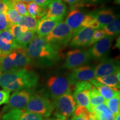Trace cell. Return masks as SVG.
I'll return each instance as SVG.
<instances>
[{
	"mask_svg": "<svg viewBox=\"0 0 120 120\" xmlns=\"http://www.w3.org/2000/svg\"><path fill=\"white\" fill-rule=\"evenodd\" d=\"M94 30L87 27H81L73 32L70 41V46L73 48L88 47L92 38Z\"/></svg>",
	"mask_w": 120,
	"mask_h": 120,
	"instance_id": "cell-12",
	"label": "cell"
},
{
	"mask_svg": "<svg viewBox=\"0 0 120 120\" xmlns=\"http://www.w3.org/2000/svg\"><path fill=\"white\" fill-rule=\"evenodd\" d=\"M53 104L54 110H56L55 113L67 118L73 116L77 106L72 92L53 100Z\"/></svg>",
	"mask_w": 120,
	"mask_h": 120,
	"instance_id": "cell-6",
	"label": "cell"
},
{
	"mask_svg": "<svg viewBox=\"0 0 120 120\" xmlns=\"http://www.w3.org/2000/svg\"><path fill=\"white\" fill-rule=\"evenodd\" d=\"M91 13L98 22L101 28L111 23L118 17L111 8L100 9Z\"/></svg>",
	"mask_w": 120,
	"mask_h": 120,
	"instance_id": "cell-20",
	"label": "cell"
},
{
	"mask_svg": "<svg viewBox=\"0 0 120 120\" xmlns=\"http://www.w3.org/2000/svg\"><path fill=\"white\" fill-rule=\"evenodd\" d=\"M91 58L90 52L87 51L73 49L67 52L64 67L68 70H74L87 64Z\"/></svg>",
	"mask_w": 120,
	"mask_h": 120,
	"instance_id": "cell-8",
	"label": "cell"
},
{
	"mask_svg": "<svg viewBox=\"0 0 120 120\" xmlns=\"http://www.w3.org/2000/svg\"><path fill=\"white\" fill-rule=\"evenodd\" d=\"M89 111L82 106H78L74 115L72 117V120H87V116Z\"/></svg>",
	"mask_w": 120,
	"mask_h": 120,
	"instance_id": "cell-33",
	"label": "cell"
},
{
	"mask_svg": "<svg viewBox=\"0 0 120 120\" xmlns=\"http://www.w3.org/2000/svg\"><path fill=\"white\" fill-rule=\"evenodd\" d=\"M8 30L11 33V34H12L16 42L20 38L23 33L28 31L27 29H26V28L20 26L18 24L12 25Z\"/></svg>",
	"mask_w": 120,
	"mask_h": 120,
	"instance_id": "cell-34",
	"label": "cell"
},
{
	"mask_svg": "<svg viewBox=\"0 0 120 120\" xmlns=\"http://www.w3.org/2000/svg\"><path fill=\"white\" fill-rule=\"evenodd\" d=\"M25 109L41 115L43 118H48L54 111V106L53 102L46 94L34 93Z\"/></svg>",
	"mask_w": 120,
	"mask_h": 120,
	"instance_id": "cell-4",
	"label": "cell"
},
{
	"mask_svg": "<svg viewBox=\"0 0 120 120\" xmlns=\"http://www.w3.org/2000/svg\"><path fill=\"white\" fill-rule=\"evenodd\" d=\"M95 115L97 120H113L115 116L105 103L91 109V112Z\"/></svg>",
	"mask_w": 120,
	"mask_h": 120,
	"instance_id": "cell-23",
	"label": "cell"
},
{
	"mask_svg": "<svg viewBox=\"0 0 120 120\" xmlns=\"http://www.w3.org/2000/svg\"><path fill=\"white\" fill-rule=\"evenodd\" d=\"M62 1L70 5L71 7H72L76 6L80 1V0H62Z\"/></svg>",
	"mask_w": 120,
	"mask_h": 120,
	"instance_id": "cell-42",
	"label": "cell"
},
{
	"mask_svg": "<svg viewBox=\"0 0 120 120\" xmlns=\"http://www.w3.org/2000/svg\"><path fill=\"white\" fill-rule=\"evenodd\" d=\"M34 93V88L15 91L10 96L8 102L2 110L3 113L14 109H23L26 107L30 98Z\"/></svg>",
	"mask_w": 120,
	"mask_h": 120,
	"instance_id": "cell-7",
	"label": "cell"
},
{
	"mask_svg": "<svg viewBox=\"0 0 120 120\" xmlns=\"http://www.w3.org/2000/svg\"><path fill=\"white\" fill-rule=\"evenodd\" d=\"M12 6L13 8L21 16H26L27 15L28 12L27 10V4L25 3L19 2H11Z\"/></svg>",
	"mask_w": 120,
	"mask_h": 120,
	"instance_id": "cell-36",
	"label": "cell"
},
{
	"mask_svg": "<svg viewBox=\"0 0 120 120\" xmlns=\"http://www.w3.org/2000/svg\"><path fill=\"white\" fill-rule=\"evenodd\" d=\"M120 71V62L117 60L109 59L105 60L94 68L96 78L103 77Z\"/></svg>",
	"mask_w": 120,
	"mask_h": 120,
	"instance_id": "cell-13",
	"label": "cell"
},
{
	"mask_svg": "<svg viewBox=\"0 0 120 120\" xmlns=\"http://www.w3.org/2000/svg\"><path fill=\"white\" fill-rule=\"evenodd\" d=\"M19 47L14 37L8 30L0 32V52L6 55Z\"/></svg>",
	"mask_w": 120,
	"mask_h": 120,
	"instance_id": "cell-16",
	"label": "cell"
},
{
	"mask_svg": "<svg viewBox=\"0 0 120 120\" xmlns=\"http://www.w3.org/2000/svg\"><path fill=\"white\" fill-rule=\"evenodd\" d=\"M97 81L111 87L119 89L120 87V81L116 77V73L103 77H97L95 79Z\"/></svg>",
	"mask_w": 120,
	"mask_h": 120,
	"instance_id": "cell-26",
	"label": "cell"
},
{
	"mask_svg": "<svg viewBox=\"0 0 120 120\" xmlns=\"http://www.w3.org/2000/svg\"><path fill=\"white\" fill-rule=\"evenodd\" d=\"M62 20L43 16L38 21V24L36 30L37 35L41 37L46 36Z\"/></svg>",
	"mask_w": 120,
	"mask_h": 120,
	"instance_id": "cell-17",
	"label": "cell"
},
{
	"mask_svg": "<svg viewBox=\"0 0 120 120\" xmlns=\"http://www.w3.org/2000/svg\"><path fill=\"white\" fill-rule=\"evenodd\" d=\"M114 37L105 36L102 40L92 45L88 52L91 57L96 60L105 59L111 47Z\"/></svg>",
	"mask_w": 120,
	"mask_h": 120,
	"instance_id": "cell-10",
	"label": "cell"
},
{
	"mask_svg": "<svg viewBox=\"0 0 120 120\" xmlns=\"http://www.w3.org/2000/svg\"><path fill=\"white\" fill-rule=\"evenodd\" d=\"M7 1H12V0H7Z\"/></svg>",
	"mask_w": 120,
	"mask_h": 120,
	"instance_id": "cell-50",
	"label": "cell"
},
{
	"mask_svg": "<svg viewBox=\"0 0 120 120\" xmlns=\"http://www.w3.org/2000/svg\"><path fill=\"white\" fill-rule=\"evenodd\" d=\"M42 120H55V118H48V119Z\"/></svg>",
	"mask_w": 120,
	"mask_h": 120,
	"instance_id": "cell-47",
	"label": "cell"
},
{
	"mask_svg": "<svg viewBox=\"0 0 120 120\" xmlns=\"http://www.w3.org/2000/svg\"><path fill=\"white\" fill-rule=\"evenodd\" d=\"M106 34L103 31V30L102 28H99L98 29L94 30V34H93L92 38H91L90 42L88 45V47H91V46L94 45V43H96L97 42L100 41L104 37Z\"/></svg>",
	"mask_w": 120,
	"mask_h": 120,
	"instance_id": "cell-35",
	"label": "cell"
},
{
	"mask_svg": "<svg viewBox=\"0 0 120 120\" xmlns=\"http://www.w3.org/2000/svg\"><path fill=\"white\" fill-rule=\"evenodd\" d=\"M43 117L38 114L27 111L25 109H14L6 112L2 120H42Z\"/></svg>",
	"mask_w": 120,
	"mask_h": 120,
	"instance_id": "cell-15",
	"label": "cell"
},
{
	"mask_svg": "<svg viewBox=\"0 0 120 120\" xmlns=\"http://www.w3.org/2000/svg\"><path fill=\"white\" fill-rule=\"evenodd\" d=\"M26 4L28 14L37 20L42 18L46 15V8L40 6L34 1Z\"/></svg>",
	"mask_w": 120,
	"mask_h": 120,
	"instance_id": "cell-24",
	"label": "cell"
},
{
	"mask_svg": "<svg viewBox=\"0 0 120 120\" xmlns=\"http://www.w3.org/2000/svg\"><path fill=\"white\" fill-rule=\"evenodd\" d=\"M12 4L10 1L7 0H2L0 2V12L6 13L9 7L11 6Z\"/></svg>",
	"mask_w": 120,
	"mask_h": 120,
	"instance_id": "cell-39",
	"label": "cell"
},
{
	"mask_svg": "<svg viewBox=\"0 0 120 120\" xmlns=\"http://www.w3.org/2000/svg\"><path fill=\"white\" fill-rule=\"evenodd\" d=\"M66 12L67 6L62 0H52L47 6L45 16L63 20Z\"/></svg>",
	"mask_w": 120,
	"mask_h": 120,
	"instance_id": "cell-14",
	"label": "cell"
},
{
	"mask_svg": "<svg viewBox=\"0 0 120 120\" xmlns=\"http://www.w3.org/2000/svg\"><path fill=\"white\" fill-rule=\"evenodd\" d=\"M87 120H97L93 112H88L87 116Z\"/></svg>",
	"mask_w": 120,
	"mask_h": 120,
	"instance_id": "cell-44",
	"label": "cell"
},
{
	"mask_svg": "<svg viewBox=\"0 0 120 120\" xmlns=\"http://www.w3.org/2000/svg\"><path fill=\"white\" fill-rule=\"evenodd\" d=\"M1 72L0 71V76H1Z\"/></svg>",
	"mask_w": 120,
	"mask_h": 120,
	"instance_id": "cell-49",
	"label": "cell"
},
{
	"mask_svg": "<svg viewBox=\"0 0 120 120\" xmlns=\"http://www.w3.org/2000/svg\"><path fill=\"white\" fill-rule=\"evenodd\" d=\"M1 55H2V54H1V52H0V57L1 56Z\"/></svg>",
	"mask_w": 120,
	"mask_h": 120,
	"instance_id": "cell-48",
	"label": "cell"
},
{
	"mask_svg": "<svg viewBox=\"0 0 120 120\" xmlns=\"http://www.w3.org/2000/svg\"><path fill=\"white\" fill-rule=\"evenodd\" d=\"M16 52L14 60V69L15 71L21 70H30L32 66L31 60L26 51V48L19 47L15 49Z\"/></svg>",
	"mask_w": 120,
	"mask_h": 120,
	"instance_id": "cell-19",
	"label": "cell"
},
{
	"mask_svg": "<svg viewBox=\"0 0 120 120\" xmlns=\"http://www.w3.org/2000/svg\"><path fill=\"white\" fill-rule=\"evenodd\" d=\"M115 46H116L117 48H120V37H118L117 40V42H116V45H115Z\"/></svg>",
	"mask_w": 120,
	"mask_h": 120,
	"instance_id": "cell-46",
	"label": "cell"
},
{
	"mask_svg": "<svg viewBox=\"0 0 120 120\" xmlns=\"http://www.w3.org/2000/svg\"><path fill=\"white\" fill-rule=\"evenodd\" d=\"M105 33L106 36L115 37L120 34V19L118 17L116 19L102 28Z\"/></svg>",
	"mask_w": 120,
	"mask_h": 120,
	"instance_id": "cell-28",
	"label": "cell"
},
{
	"mask_svg": "<svg viewBox=\"0 0 120 120\" xmlns=\"http://www.w3.org/2000/svg\"><path fill=\"white\" fill-rule=\"evenodd\" d=\"M34 0H12L11 1V2H23V3H30L31 2H32Z\"/></svg>",
	"mask_w": 120,
	"mask_h": 120,
	"instance_id": "cell-45",
	"label": "cell"
},
{
	"mask_svg": "<svg viewBox=\"0 0 120 120\" xmlns=\"http://www.w3.org/2000/svg\"><path fill=\"white\" fill-rule=\"evenodd\" d=\"M81 27L90 28L94 30L100 28V26L98 22L91 13L85 15V18L82 23Z\"/></svg>",
	"mask_w": 120,
	"mask_h": 120,
	"instance_id": "cell-31",
	"label": "cell"
},
{
	"mask_svg": "<svg viewBox=\"0 0 120 120\" xmlns=\"http://www.w3.org/2000/svg\"><path fill=\"white\" fill-rule=\"evenodd\" d=\"M72 85L79 82H89L95 79L94 68L89 66H83L74 69L67 77Z\"/></svg>",
	"mask_w": 120,
	"mask_h": 120,
	"instance_id": "cell-11",
	"label": "cell"
},
{
	"mask_svg": "<svg viewBox=\"0 0 120 120\" xmlns=\"http://www.w3.org/2000/svg\"><path fill=\"white\" fill-rule=\"evenodd\" d=\"M11 25L7 19L6 13L0 12V32L9 30Z\"/></svg>",
	"mask_w": 120,
	"mask_h": 120,
	"instance_id": "cell-37",
	"label": "cell"
},
{
	"mask_svg": "<svg viewBox=\"0 0 120 120\" xmlns=\"http://www.w3.org/2000/svg\"><path fill=\"white\" fill-rule=\"evenodd\" d=\"M73 92L76 102L78 106H82L91 112V107L89 102V92L92 85L89 82H79L75 85Z\"/></svg>",
	"mask_w": 120,
	"mask_h": 120,
	"instance_id": "cell-9",
	"label": "cell"
},
{
	"mask_svg": "<svg viewBox=\"0 0 120 120\" xmlns=\"http://www.w3.org/2000/svg\"><path fill=\"white\" fill-rule=\"evenodd\" d=\"M38 81V75L28 70L4 73L0 76V86L10 92L34 88Z\"/></svg>",
	"mask_w": 120,
	"mask_h": 120,
	"instance_id": "cell-2",
	"label": "cell"
},
{
	"mask_svg": "<svg viewBox=\"0 0 120 120\" xmlns=\"http://www.w3.org/2000/svg\"><path fill=\"white\" fill-rule=\"evenodd\" d=\"M116 120V119H115V118H114V120Z\"/></svg>",
	"mask_w": 120,
	"mask_h": 120,
	"instance_id": "cell-52",
	"label": "cell"
},
{
	"mask_svg": "<svg viewBox=\"0 0 120 120\" xmlns=\"http://www.w3.org/2000/svg\"><path fill=\"white\" fill-rule=\"evenodd\" d=\"M46 86L49 98L55 100L66 93L71 92L73 85L70 83L67 77L53 76L48 79Z\"/></svg>",
	"mask_w": 120,
	"mask_h": 120,
	"instance_id": "cell-5",
	"label": "cell"
},
{
	"mask_svg": "<svg viewBox=\"0 0 120 120\" xmlns=\"http://www.w3.org/2000/svg\"><path fill=\"white\" fill-rule=\"evenodd\" d=\"M89 102L91 112L92 108L106 102V100L93 85L89 92Z\"/></svg>",
	"mask_w": 120,
	"mask_h": 120,
	"instance_id": "cell-25",
	"label": "cell"
},
{
	"mask_svg": "<svg viewBox=\"0 0 120 120\" xmlns=\"http://www.w3.org/2000/svg\"><path fill=\"white\" fill-rule=\"evenodd\" d=\"M105 104L109 108L110 111L112 112L114 116H116L117 115L120 113V96H117L109 100H106Z\"/></svg>",
	"mask_w": 120,
	"mask_h": 120,
	"instance_id": "cell-29",
	"label": "cell"
},
{
	"mask_svg": "<svg viewBox=\"0 0 120 120\" xmlns=\"http://www.w3.org/2000/svg\"><path fill=\"white\" fill-rule=\"evenodd\" d=\"M1 1H2V0H0V2H1Z\"/></svg>",
	"mask_w": 120,
	"mask_h": 120,
	"instance_id": "cell-51",
	"label": "cell"
},
{
	"mask_svg": "<svg viewBox=\"0 0 120 120\" xmlns=\"http://www.w3.org/2000/svg\"><path fill=\"white\" fill-rule=\"evenodd\" d=\"M73 34L72 30L62 20L55 27L45 38L47 42L59 51L61 48H64L68 45Z\"/></svg>",
	"mask_w": 120,
	"mask_h": 120,
	"instance_id": "cell-3",
	"label": "cell"
},
{
	"mask_svg": "<svg viewBox=\"0 0 120 120\" xmlns=\"http://www.w3.org/2000/svg\"><path fill=\"white\" fill-rule=\"evenodd\" d=\"M38 20L35 19L32 16H30L29 15H27L21 17V19L18 23V25H19L20 26L26 28L27 30L34 31L36 32L37 24H38Z\"/></svg>",
	"mask_w": 120,
	"mask_h": 120,
	"instance_id": "cell-27",
	"label": "cell"
},
{
	"mask_svg": "<svg viewBox=\"0 0 120 120\" xmlns=\"http://www.w3.org/2000/svg\"><path fill=\"white\" fill-rule=\"evenodd\" d=\"M55 120H69L68 118L66 117H64V116H61V115H58V114L55 113Z\"/></svg>",
	"mask_w": 120,
	"mask_h": 120,
	"instance_id": "cell-43",
	"label": "cell"
},
{
	"mask_svg": "<svg viewBox=\"0 0 120 120\" xmlns=\"http://www.w3.org/2000/svg\"><path fill=\"white\" fill-rule=\"evenodd\" d=\"M100 0H80L78 6L79 7H82V6H87L88 4H90L91 5L92 4L94 3H96L97 2H98Z\"/></svg>",
	"mask_w": 120,
	"mask_h": 120,
	"instance_id": "cell-40",
	"label": "cell"
},
{
	"mask_svg": "<svg viewBox=\"0 0 120 120\" xmlns=\"http://www.w3.org/2000/svg\"><path fill=\"white\" fill-rule=\"evenodd\" d=\"M35 35V32L28 30L22 34L20 38L16 41V43L19 47L25 49L27 47L28 44L32 41Z\"/></svg>",
	"mask_w": 120,
	"mask_h": 120,
	"instance_id": "cell-30",
	"label": "cell"
},
{
	"mask_svg": "<svg viewBox=\"0 0 120 120\" xmlns=\"http://www.w3.org/2000/svg\"><path fill=\"white\" fill-rule=\"evenodd\" d=\"M10 96V92L7 90H0V106L8 102Z\"/></svg>",
	"mask_w": 120,
	"mask_h": 120,
	"instance_id": "cell-38",
	"label": "cell"
},
{
	"mask_svg": "<svg viewBox=\"0 0 120 120\" xmlns=\"http://www.w3.org/2000/svg\"><path fill=\"white\" fill-rule=\"evenodd\" d=\"M52 0H34V2L40 6L47 8V6Z\"/></svg>",
	"mask_w": 120,
	"mask_h": 120,
	"instance_id": "cell-41",
	"label": "cell"
},
{
	"mask_svg": "<svg viewBox=\"0 0 120 120\" xmlns=\"http://www.w3.org/2000/svg\"><path fill=\"white\" fill-rule=\"evenodd\" d=\"M16 52L13 50L6 55H1L0 57V71L2 73L15 72L14 60Z\"/></svg>",
	"mask_w": 120,
	"mask_h": 120,
	"instance_id": "cell-22",
	"label": "cell"
},
{
	"mask_svg": "<svg viewBox=\"0 0 120 120\" xmlns=\"http://www.w3.org/2000/svg\"><path fill=\"white\" fill-rule=\"evenodd\" d=\"M32 66L49 67L57 62L61 57L59 51L47 42L44 37L35 36L26 48Z\"/></svg>",
	"mask_w": 120,
	"mask_h": 120,
	"instance_id": "cell-1",
	"label": "cell"
},
{
	"mask_svg": "<svg viewBox=\"0 0 120 120\" xmlns=\"http://www.w3.org/2000/svg\"><path fill=\"white\" fill-rule=\"evenodd\" d=\"M6 16L9 22L11 25L18 24L20 20L21 17V15H19V13L13 8L12 6L8 7V10L6 12Z\"/></svg>",
	"mask_w": 120,
	"mask_h": 120,
	"instance_id": "cell-32",
	"label": "cell"
},
{
	"mask_svg": "<svg viewBox=\"0 0 120 120\" xmlns=\"http://www.w3.org/2000/svg\"><path fill=\"white\" fill-rule=\"evenodd\" d=\"M89 82L98 90L102 96L106 100L112 98L117 96H120L119 90L106 86L97 81L96 79L90 81Z\"/></svg>",
	"mask_w": 120,
	"mask_h": 120,
	"instance_id": "cell-21",
	"label": "cell"
},
{
	"mask_svg": "<svg viewBox=\"0 0 120 120\" xmlns=\"http://www.w3.org/2000/svg\"><path fill=\"white\" fill-rule=\"evenodd\" d=\"M71 10L66 18L65 23L73 32L81 28L85 14L78 8H70Z\"/></svg>",
	"mask_w": 120,
	"mask_h": 120,
	"instance_id": "cell-18",
	"label": "cell"
}]
</instances>
